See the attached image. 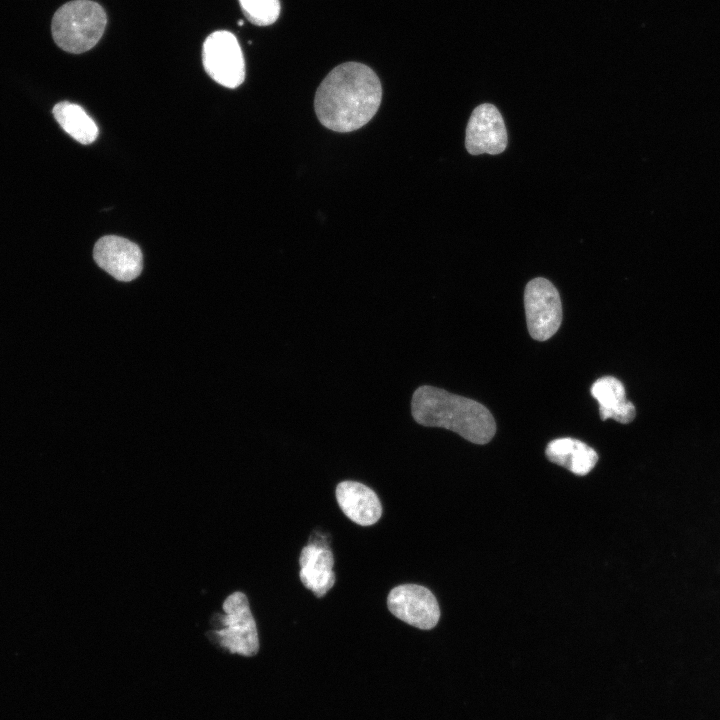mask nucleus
Masks as SVG:
<instances>
[{
  "label": "nucleus",
  "instance_id": "f257e3e1",
  "mask_svg": "<svg viewBox=\"0 0 720 720\" xmlns=\"http://www.w3.org/2000/svg\"><path fill=\"white\" fill-rule=\"evenodd\" d=\"M381 99L382 86L376 73L365 64L346 62L332 69L320 83L314 108L323 126L347 133L366 125Z\"/></svg>",
  "mask_w": 720,
  "mask_h": 720
},
{
  "label": "nucleus",
  "instance_id": "f03ea898",
  "mask_svg": "<svg viewBox=\"0 0 720 720\" xmlns=\"http://www.w3.org/2000/svg\"><path fill=\"white\" fill-rule=\"evenodd\" d=\"M411 414L422 426L451 430L474 444L490 442L496 432L494 417L484 405L430 385L414 391Z\"/></svg>",
  "mask_w": 720,
  "mask_h": 720
},
{
  "label": "nucleus",
  "instance_id": "7ed1b4c3",
  "mask_svg": "<svg viewBox=\"0 0 720 720\" xmlns=\"http://www.w3.org/2000/svg\"><path fill=\"white\" fill-rule=\"evenodd\" d=\"M106 23L107 16L100 4L91 0L69 1L52 18V37L62 50L80 54L98 43Z\"/></svg>",
  "mask_w": 720,
  "mask_h": 720
},
{
  "label": "nucleus",
  "instance_id": "20e7f679",
  "mask_svg": "<svg viewBox=\"0 0 720 720\" xmlns=\"http://www.w3.org/2000/svg\"><path fill=\"white\" fill-rule=\"evenodd\" d=\"M222 628L214 635L221 648L232 654L251 657L259 651V637L248 599L242 592L229 595L223 603Z\"/></svg>",
  "mask_w": 720,
  "mask_h": 720
},
{
  "label": "nucleus",
  "instance_id": "39448f33",
  "mask_svg": "<svg viewBox=\"0 0 720 720\" xmlns=\"http://www.w3.org/2000/svg\"><path fill=\"white\" fill-rule=\"evenodd\" d=\"M202 61L206 73L224 87L236 88L244 81L243 53L237 38L229 31H214L205 39Z\"/></svg>",
  "mask_w": 720,
  "mask_h": 720
},
{
  "label": "nucleus",
  "instance_id": "423d86ee",
  "mask_svg": "<svg viewBox=\"0 0 720 720\" xmlns=\"http://www.w3.org/2000/svg\"><path fill=\"white\" fill-rule=\"evenodd\" d=\"M524 306L533 339L546 341L557 332L562 322V304L558 290L549 280L538 277L527 283Z\"/></svg>",
  "mask_w": 720,
  "mask_h": 720
},
{
  "label": "nucleus",
  "instance_id": "0eeeda50",
  "mask_svg": "<svg viewBox=\"0 0 720 720\" xmlns=\"http://www.w3.org/2000/svg\"><path fill=\"white\" fill-rule=\"evenodd\" d=\"M389 612L400 621L418 628L430 630L440 619V606L431 590L418 584H401L387 595Z\"/></svg>",
  "mask_w": 720,
  "mask_h": 720
},
{
  "label": "nucleus",
  "instance_id": "6e6552de",
  "mask_svg": "<svg viewBox=\"0 0 720 720\" xmlns=\"http://www.w3.org/2000/svg\"><path fill=\"white\" fill-rule=\"evenodd\" d=\"M93 260L119 282L136 280L143 272V253L134 242L115 235L101 237L94 245Z\"/></svg>",
  "mask_w": 720,
  "mask_h": 720
},
{
  "label": "nucleus",
  "instance_id": "1a4fd4ad",
  "mask_svg": "<svg viewBox=\"0 0 720 720\" xmlns=\"http://www.w3.org/2000/svg\"><path fill=\"white\" fill-rule=\"evenodd\" d=\"M507 131L499 110L489 103L480 104L471 113L465 147L471 155H497L507 147Z\"/></svg>",
  "mask_w": 720,
  "mask_h": 720
},
{
  "label": "nucleus",
  "instance_id": "9d476101",
  "mask_svg": "<svg viewBox=\"0 0 720 720\" xmlns=\"http://www.w3.org/2000/svg\"><path fill=\"white\" fill-rule=\"evenodd\" d=\"M299 578L315 597H324L336 583L335 558L326 542L319 540L305 545L299 555Z\"/></svg>",
  "mask_w": 720,
  "mask_h": 720
},
{
  "label": "nucleus",
  "instance_id": "9b49d317",
  "mask_svg": "<svg viewBox=\"0 0 720 720\" xmlns=\"http://www.w3.org/2000/svg\"><path fill=\"white\" fill-rule=\"evenodd\" d=\"M335 497L343 514L359 526L374 525L382 516L383 507L378 495L363 483L342 481L336 486Z\"/></svg>",
  "mask_w": 720,
  "mask_h": 720
},
{
  "label": "nucleus",
  "instance_id": "f8f14e48",
  "mask_svg": "<svg viewBox=\"0 0 720 720\" xmlns=\"http://www.w3.org/2000/svg\"><path fill=\"white\" fill-rule=\"evenodd\" d=\"M591 395L599 404L601 420L614 419L627 424L635 418V407L627 400L625 388L617 378L604 376L597 379L591 386Z\"/></svg>",
  "mask_w": 720,
  "mask_h": 720
},
{
  "label": "nucleus",
  "instance_id": "ddd939ff",
  "mask_svg": "<svg viewBox=\"0 0 720 720\" xmlns=\"http://www.w3.org/2000/svg\"><path fill=\"white\" fill-rule=\"evenodd\" d=\"M545 454L549 461L578 476L587 475L598 461V454L593 448L569 437L549 442Z\"/></svg>",
  "mask_w": 720,
  "mask_h": 720
},
{
  "label": "nucleus",
  "instance_id": "4468645a",
  "mask_svg": "<svg viewBox=\"0 0 720 720\" xmlns=\"http://www.w3.org/2000/svg\"><path fill=\"white\" fill-rule=\"evenodd\" d=\"M52 112L62 129L76 141L90 144L96 140L98 127L81 106L63 101L56 104Z\"/></svg>",
  "mask_w": 720,
  "mask_h": 720
},
{
  "label": "nucleus",
  "instance_id": "2eb2a0df",
  "mask_svg": "<svg viewBox=\"0 0 720 720\" xmlns=\"http://www.w3.org/2000/svg\"><path fill=\"white\" fill-rule=\"evenodd\" d=\"M247 19L258 26L273 24L280 14L279 0H239Z\"/></svg>",
  "mask_w": 720,
  "mask_h": 720
},
{
  "label": "nucleus",
  "instance_id": "dca6fc26",
  "mask_svg": "<svg viewBox=\"0 0 720 720\" xmlns=\"http://www.w3.org/2000/svg\"><path fill=\"white\" fill-rule=\"evenodd\" d=\"M238 25H239V26H242V25H243V21H242V20H239V21H238Z\"/></svg>",
  "mask_w": 720,
  "mask_h": 720
}]
</instances>
